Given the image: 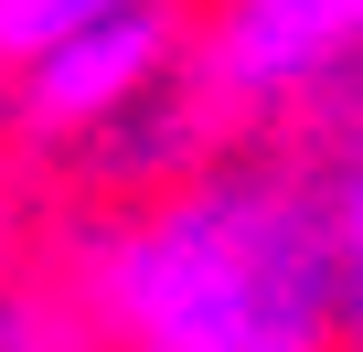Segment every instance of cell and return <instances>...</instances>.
I'll list each match as a JSON object with an SVG mask.
<instances>
[{
	"label": "cell",
	"mask_w": 363,
	"mask_h": 352,
	"mask_svg": "<svg viewBox=\"0 0 363 352\" xmlns=\"http://www.w3.org/2000/svg\"><path fill=\"white\" fill-rule=\"evenodd\" d=\"M54 267L96 352H331V160L310 139H214L171 182L65 203Z\"/></svg>",
	"instance_id": "6da1fadb"
},
{
	"label": "cell",
	"mask_w": 363,
	"mask_h": 352,
	"mask_svg": "<svg viewBox=\"0 0 363 352\" xmlns=\"http://www.w3.org/2000/svg\"><path fill=\"white\" fill-rule=\"evenodd\" d=\"M331 160V235H342V299H331V352H363V118L310 139Z\"/></svg>",
	"instance_id": "7a4b0ae2"
},
{
	"label": "cell",
	"mask_w": 363,
	"mask_h": 352,
	"mask_svg": "<svg viewBox=\"0 0 363 352\" xmlns=\"http://www.w3.org/2000/svg\"><path fill=\"white\" fill-rule=\"evenodd\" d=\"M150 11H193V0H0V64L75 43V33H107V22H150Z\"/></svg>",
	"instance_id": "3957f363"
},
{
	"label": "cell",
	"mask_w": 363,
	"mask_h": 352,
	"mask_svg": "<svg viewBox=\"0 0 363 352\" xmlns=\"http://www.w3.org/2000/svg\"><path fill=\"white\" fill-rule=\"evenodd\" d=\"M54 214H65V203L33 182V171H11V160H0V267H11V256H33V246L54 235Z\"/></svg>",
	"instance_id": "277c9868"
},
{
	"label": "cell",
	"mask_w": 363,
	"mask_h": 352,
	"mask_svg": "<svg viewBox=\"0 0 363 352\" xmlns=\"http://www.w3.org/2000/svg\"><path fill=\"white\" fill-rule=\"evenodd\" d=\"M342 118H363V86H352V96H342V107H331V118H320V128H342ZM320 128H310V139H320Z\"/></svg>",
	"instance_id": "5b68a950"
}]
</instances>
